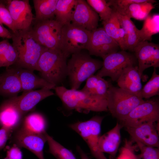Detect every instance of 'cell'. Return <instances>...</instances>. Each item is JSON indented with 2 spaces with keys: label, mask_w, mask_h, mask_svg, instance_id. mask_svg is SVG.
Instances as JSON below:
<instances>
[{
  "label": "cell",
  "mask_w": 159,
  "mask_h": 159,
  "mask_svg": "<svg viewBox=\"0 0 159 159\" xmlns=\"http://www.w3.org/2000/svg\"><path fill=\"white\" fill-rule=\"evenodd\" d=\"M20 127L34 133L44 134L46 132L47 122L42 115L34 112L24 117Z\"/></svg>",
  "instance_id": "27"
},
{
  "label": "cell",
  "mask_w": 159,
  "mask_h": 159,
  "mask_svg": "<svg viewBox=\"0 0 159 159\" xmlns=\"http://www.w3.org/2000/svg\"><path fill=\"white\" fill-rule=\"evenodd\" d=\"M106 98L108 111L119 121L144 100L130 92L111 84Z\"/></svg>",
  "instance_id": "5"
},
{
  "label": "cell",
  "mask_w": 159,
  "mask_h": 159,
  "mask_svg": "<svg viewBox=\"0 0 159 159\" xmlns=\"http://www.w3.org/2000/svg\"><path fill=\"white\" fill-rule=\"evenodd\" d=\"M0 22L7 26L13 32L16 31L10 13L4 3L0 1Z\"/></svg>",
  "instance_id": "37"
},
{
  "label": "cell",
  "mask_w": 159,
  "mask_h": 159,
  "mask_svg": "<svg viewBox=\"0 0 159 159\" xmlns=\"http://www.w3.org/2000/svg\"><path fill=\"white\" fill-rule=\"evenodd\" d=\"M159 94V75L157 73L156 68H154L151 77L142 89L140 97L143 99H147Z\"/></svg>",
  "instance_id": "33"
},
{
  "label": "cell",
  "mask_w": 159,
  "mask_h": 159,
  "mask_svg": "<svg viewBox=\"0 0 159 159\" xmlns=\"http://www.w3.org/2000/svg\"><path fill=\"white\" fill-rule=\"evenodd\" d=\"M22 91L20 81L16 68L7 69L0 75V95L9 98Z\"/></svg>",
  "instance_id": "21"
},
{
  "label": "cell",
  "mask_w": 159,
  "mask_h": 159,
  "mask_svg": "<svg viewBox=\"0 0 159 159\" xmlns=\"http://www.w3.org/2000/svg\"><path fill=\"white\" fill-rule=\"evenodd\" d=\"M49 146L48 152L57 159H77L70 150L55 140L46 132L45 133Z\"/></svg>",
  "instance_id": "32"
},
{
  "label": "cell",
  "mask_w": 159,
  "mask_h": 159,
  "mask_svg": "<svg viewBox=\"0 0 159 159\" xmlns=\"http://www.w3.org/2000/svg\"><path fill=\"white\" fill-rule=\"evenodd\" d=\"M119 48L117 43L107 34L103 27H100L91 31L90 40L86 49L90 55L102 58L118 51Z\"/></svg>",
  "instance_id": "13"
},
{
  "label": "cell",
  "mask_w": 159,
  "mask_h": 159,
  "mask_svg": "<svg viewBox=\"0 0 159 159\" xmlns=\"http://www.w3.org/2000/svg\"><path fill=\"white\" fill-rule=\"evenodd\" d=\"M68 57L59 49H47L39 60L37 71L42 77L56 86L67 76Z\"/></svg>",
  "instance_id": "3"
},
{
  "label": "cell",
  "mask_w": 159,
  "mask_h": 159,
  "mask_svg": "<svg viewBox=\"0 0 159 159\" xmlns=\"http://www.w3.org/2000/svg\"><path fill=\"white\" fill-rule=\"evenodd\" d=\"M30 29L11 32L12 44L17 55L14 64L17 67L37 71L39 60L43 52L48 48L36 41Z\"/></svg>",
  "instance_id": "1"
},
{
  "label": "cell",
  "mask_w": 159,
  "mask_h": 159,
  "mask_svg": "<svg viewBox=\"0 0 159 159\" xmlns=\"http://www.w3.org/2000/svg\"><path fill=\"white\" fill-rule=\"evenodd\" d=\"M4 159H9L6 157V158H4Z\"/></svg>",
  "instance_id": "43"
},
{
  "label": "cell",
  "mask_w": 159,
  "mask_h": 159,
  "mask_svg": "<svg viewBox=\"0 0 159 159\" xmlns=\"http://www.w3.org/2000/svg\"><path fill=\"white\" fill-rule=\"evenodd\" d=\"M155 122H146L135 127H125L133 141L146 146L159 148V138Z\"/></svg>",
  "instance_id": "16"
},
{
  "label": "cell",
  "mask_w": 159,
  "mask_h": 159,
  "mask_svg": "<svg viewBox=\"0 0 159 159\" xmlns=\"http://www.w3.org/2000/svg\"><path fill=\"white\" fill-rule=\"evenodd\" d=\"M16 31L29 30L34 21L29 0H5Z\"/></svg>",
  "instance_id": "11"
},
{
  "label": "cell",
  "mask_w": 159,
  "mask_h": 159,
  "mask_svg": "<svg viewBox=\"0 0 159 159\" xmlns=\"http://www.w3.org/2000/svg\"><path fill=\"white\" fill-rule=\"evenodd\" d=\"M91 31L75 26L71 23L62 26L60 49L68 57L87 48Z\"/></svg>",
  "instance_id": "7"
},
{
  "label": "cell",
  "mask_w": 159,
  "mask_h": 159,
  "mask_svg": "<svg viewBox=\"0 0 159 159\" xmlns=\"http://www.w3.org/2000/svg\"><path fill=\"white\" fill-rule=\"evenodd\" d=\"M107 20L102 21L103 28L107 34L118 44L122 50L126 51V37L125 32L121 27L115 11Z\"/></svg>",
  "instance_id": "24"
},
{
  "label": "cell",
  "mask_w": 159,
  "mask_h": 159,
  "mask_svg": "<svg viewBox=\"0 0 159 159\" xmlns=\"http://www.w3.org/2000/svg\"><path fill=\"white\" fill-rule=\"evenodd\" d=\"M19 75L22 88V91L27 92L36 89L44 88L50 90L54 89L56 86L41 77L35 74L34 71L16 67V68Z\"/></svg>",
  "instance_id": "22"
},
{
  "label": "cell",
  "mask_w": 159,
  "mask_h": 159,
  "mask_svg": "<svg viewBox=\"0 0 159 159\" xmlns=\"http://www.w3.org/2000/svg\"><path fill=\"white\" fill-rule=\"evenodd\" d=\"M156 2L155 0H150L148 1L131 4L124 10H116L123 12L130 18L143 20L145 19L150 11L154 8L153 4Z\"/></svg>",
  "instance_id": "28"
},
{
  "label": "cell",
  "mask_w": 159,
  "mask_h": 159,
  "mask_svg": "<svg viewBox=\"0 0 159 159\" xmlns=\"http://www.w3.org/2000/svg\"><path fill=\"white\" fill-rule=\"evenodd\" d=\"M99 17L85 0H77L71 23L92 31L97 28Z\"/></svg>",
  "instance_id": "15"
},
{
  "label": "cell",
  "mask_w": 159,
  "mask_h": 159,
  "mask_svg": "<svg viewBox=\"0 0 159 159\" xmlns=\"http://www.w3.org/2000/svg\"><path fill=\"white\" fill-rule=\"evenodd\" d=\"M45 132L36 133L19 127L13 132L11 141L19 148L30 151L39 159H45L43 149L47 142Z\"/></svg>",
  "instance_id": "12"
},
{
  "label": "cell",
  "mask_w": 159,
  "mask_h": 159,
  "mask_svg": "<svg viewBox=\"0 0 159 159\" xmlns=\"http://www.w3.org/2000/svg\"><path fill=\"white\" fill-rule=\"evenodd\" d=\"M0 37L6 39H11L12 32L4 27L0 22Z\"/></svg>",
  "instance_id": "41"
},
{
  "label": "cell",
  "mask_w": 159,
  "mask_h": 159,
  "mask_svg": "<svg viewBox=\"0 0 159 159\" xmlns=\"http://www.w3.org/2000/svg\"><path fill=\"white\" fill-rule=\"evenodd\" d=\"M102 61L82 51L72 54L67 62V76L71 89L77 90L82 83L102 67Z\"/></svg>",
  "instance_id": "4"
},
{
  "label": "cell",
  "mask_w": 159,
  "mask_h": 159,
  "mask_svg": "<svg viewBox=\"0 0 159 159\" xmlns=\"http://www.w3.org/2000/svg\"><path fill=\"white\" fill-rule=\"evenodd\" d=\"M77 0H58L55 17L63 26L71 23Z\"/></svg>",
  "instance_id": "29"
},
{
  "label": "cell",
  "mask_w": 159,
  "mask_h": 159,
  "mask_svg": "<svg viewBox=\"0 0 159 159\" xmlns=\"http://www.w3.org/2000/svg\"><path fill=\"white\" fill-rule=\"evenodd\" d=\"M136 147L133 144V141L126 139L124 144L119 151V154L116 159H141L140 154L135 153Z\"/></svg>",
  "instance_id": "35"
},
{
  "label": "cell",
  "mask_w": 159,
  "mask_h": 159,
  "mask_svg": "<svg viewBox=\"0 0 159 159\" xmlns=\"http://www.w3.org/2000/svg\"><path fill=\"white\" fill-rule=\"evenodd\" d=\"M6 155V157L9 159H23V155L20 148L14 144L7 150Z\"/></svg>",
  "instance_id": "40"
},
{
  "label": "cell",
  "mask_w": 159,
  "mask_h": 159,
  "mask_svg": "<svg viewBox=\"0 0 159 159\" xmlns=\"http://www.w3.org/2000/svg\"><path fill=\"white\" fill-rule=\"evenodd\" d=\"M159 15H148L144 20L142 28L138 31L140 41H151L152 36L159 32Z\"/></svg>",
  "instance_id": "30"
},
{
  "label": "cell",
  "mask_w": 159,
  "mask_h": 159,
  "mask_svg": "<svg viewBox=\"0 0 159 159\" xmlns=\"http://www.w3.org/2000/svg\"><path fill=\"white\" fill-rule=\"evenodd\" d=\"M17 58L15 49L7 39L0 42V67L14 64Z\"/></svg>",
  "instance_id": "31"
},
{
  "label": "cell",
  "mask_w": 159,
  "mask_h": 159,
  "mask_svg": "<svg viewBox=\"0 0 159 159\" xmlns=\"http://www.w3.org/2000/svg\"><path fill=\"white\" fill-rule=\"evenodd\" d=\"M89 5L98 14L102 21L108 20L111 16L113 10L105 0H87Z\"/></svg>",
  "instance_id": "34"
},
{
  "label": "cell",
  "mask_w": 159,
  "mask_h": 159,
  "mask_svg": "<svg viewBox=\"0 0 159 159\" xmlns=\"http://www.w3.org/2000/svg\"><path fill=\"white\" fill-rule=\"evenodd\" d=\"M13 132L10 129L4 127L0 128V150L5 146L6 142Z\"/></svg>",
  "instance_id": "39"
},
{
  "label": "cell",
  "mask_w": 159,
  "mask_h": 159,
  "mask_svg": "<svg viewBox=\"0 0 159 159\" xmlns=\"http://www.w3.org/2000/svg\"><path fill=\"white\" fill-rule=\"evenodd\" d=\"M77 150L80 156L81 159H90L87 154L80 146H77Z\"/></svg>",
  "instance_id": "42"
},
{
  "label": "cell",
  "mask_w": 159,
  "mask_h": 159,
  "mask_svg": "<svg viewBox=\"0 0 159 159\" xmlns=\"http://www.w3.org/2000/svg\"><path fill=\"white\" fill-rule=\"evenodd\" d=\"M54 89L64 106L69 110L80 112L108 111L105 97L90 94L81 90L68 89L62 86H56Z\"/></svg>",
  "instance_id": "2"
},
{
  "label": "cell",
  "mask_w": 159,
  "mask_h": 159,
  "mask_svg": "<svg viewBox=\"0 0 159 159\" xmlns=\"http://www.w3.org/2000/svg\"><path fill=\"white\" fill-rule=\"evenodd\" d=\"M137 60L138 71L142 78L144 71L151 67H159V46L148 41L139 42L133 50Z\"/></svg>",
  "instance_id": "14"
},
{
  "label": "cell",
  "mask_w": 159,
  "mask_h": 159,
  "mask_svg": "<svg viewBox=\"0 0 159 159\" xmlns=\"http://www.w3.org/2000/svg\"><path fill=\"white\" fill-rule=\"evenodd\" d=\"M58 0H33L35 16L34 23L54 18Z\"/></svg>",
  "instance_id": "25"
},
{
  "label": "cell",
  "mask_w": 159,
  "mask_h": 159,
  "mask_svg": "<svg viewBox=\"0 0 159 159\" xmlns=\"http://www.w3.org/2000/svg\"><path fill=\"white\" fill-rule=\"evenodd\" d=\"M102 58L103 60L102 66L96 75L102 77H109L113 82L116 81L128 66H138L135 55L125 51H118Z\"/></svg>",
  "instance_id": "9"
},
{
  "label": "cell",
  "mask_w": 159,
  "mask_h": 159,
  "mask_svg": "<svg viewBox=\"0 0 159 159\" xmlns=\"http://www.w3.org/2000/svg\"><path fill=\"white\" fill-rule=\"evenodd\" d=\"M111 84L102 77L93 74L87 80L85 85L81 90L90 94L106 97Z\"/></svg>",
  "instance_id": "26"
},
{
  "label": "cell",
  "mask_w": 159,
  "mask_h": 159,
  "mask_svg": "<svg viewBox=\"0 0 159 159\" xmlns=\"http://www.w3.org/2000/svg\"><path fill=\"white\" fill-rule=\"evenodd\" d=\"M135 142L140 152L143 159H159V148L146 146L137 141Z\"/></svg>",
  "instance_id": "36"
},
{
  "label": "cell",
  "mask_w": 159,
  "mask_h": 159,
  "mask_svg": "<svg viewBox=\"0 0 159 159\" xmlns=\"http://www.w3.org/2000/svg\"><path fill=\"white\" fill-rule=\"evenodd\" d=\"M54 93L47 88L37 90L23 92L21 95L15 97L17 107L23 116L32 110L40 102Z\"/></svg>",
  "instance_id": "18"
},
{
  "label": "cell",
  "mask_w": 159,
  "mask_h": 159,
  "mask_svg": "<svg viewBox=\"0 0 159 159\" xmlns=\"http://www.w3.org/2000/svg\"><path fill=\"white\" fill-rule=\"evenodd\" d=\"M115 12L121 27L126 34L127 50L133 52L136 45L140 41L137 28L131 18L124 12L112 9Z\"/></svg>",
  "instance_id": "23"
},
{
  "label": "cell",
  "mask_w": 159,
  "mask_h": 159,
  "mask_svg": "<svg viewBox=\"0 0 159 159\" xmlns=\"http://www.w3.org/2000/svg\"><path fill=\"white\" fill-rule=\"evenodd\" d=\"M150 0H110L107 2L112 9L122 10H125L131 4L148 1Z\"/></svg>",
  "instance_id": "38"
},
{
  "label": "cell",
  "mask_w": 159,
  "mask_h": 159,
  "mask_svg": "<svg viewBox=\"0 0 159 159\" xmlns=\"http://www.w3.org/2000/svg\"><path fill=\"white\" fill-rule=\"evenodd\" d=\"M122 127L120 122H117L113 128L100 136L98 147L101 152L109 154L112 158H115L120 143V131Z\"/></svg>",
  "instance_id": "20"
},
{
  "label": "cell",
  "mask_w": 159,
  "mask_h": 159,
  "mask_svg": "<svg viewBox=\"0 0 159 159\" xmlns=\"http://www.w3.org/2000/svg\"><path fill=\"white\" fill-rule=\"evenodd\" d=\"M63 25L55 19L34 23L30 29L36 41L49 49H60Z\"/></svg>",
  "instance_id": "8"
},
{
  "label": "cell",
  "mask_w": 159,
  "mask_h": 159,
  "mask_svg": "<svg viewBox=\"0 0 159 159\" xmlns=\"http://www.w3.org/2000/svg\"><path fill=\"white\" fill-rule=\"evenodd\" d=\"M159 120V103L152 99L144 100L120 121L123 127H132L143 123L155 122Z\"/></svg>",
  "instance_id": "10"
},
{
  "label": "cell",
  "mask_w": 159,
  "mask_h": 159,
  "mask_svg": "<svg viewBox=\"0 0 159 159\" xmlns=\"http://www.w3.org/2000/svg\"><path fill=\"white\" fill-rule=\"evenodd\" d=\"M15 97L4 101L0 105V127L13 132L20 127L24 117L17 107Z\"/></svg>",
  "instance_id": "17"
},
{
  "label": "cell",
  "mask_w": 159,
  "mask_h": 159,
  "mask_svg": "<svg viewBox=\"0 0 159 159\" xmlns=\"http://www.w3.org/2000/svg\"><path fill=\"white\" fill-rule=\"evenodd\" d=\"M103 117L95 116L85 121H79L69 127L77 133L87 144L92 156L96 159H107L100 150L98 141Z\"/></svg>",
  "instance_id": "6"
},
{
  "label": "cell",
  "mask_w": 159,
  "mask_h": 159,
  "mask_svg": "<svg viewBox=\"0 0 159 159\" xmlns=\"http://www.w3.org/2000/svg\"><path fill=\"white\" fill-rule=\"evenodd\" d=\"M141 78L138 66L130 65L125 69L116 82L119 87L141 97Z\"/></svg>",
  "instance_id": "19"
}]
</instances>
